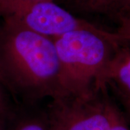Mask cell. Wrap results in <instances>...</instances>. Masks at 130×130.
I'll return each mask as SVG.
<instances>
[{
  "instance_id": "obj_13",
  "label": "cell",
  "mask_w": 130,
  "mask_h": 130,
  "mask_svg": "<svg viewBox=\"0 0 130 130\" xmlns=\"http://www.w3.org/2000/svg\"><path fill=\"white\" fill-rule=\"evenodd\" d=\"M124 18H130V2L129 5V7H128V9H127V11H126V14H124V16L121 19H123ZM119 22H120V21H119Z\"/></svg>"
},
{
  "instance_id": "obj_4",
  "label": "cell",
  "mask_w": 130,
  "mask_h": 130,
  "mask_svg": "<svg viewBox=\"0 0 130 130\" xmlns=\"http://www.w3.org/2000/svg\"><path fill=\"white\" fill-rule=\"evenodd\" d=\"M0 17L3 21L51 38L95 25L75 17L68 10L46 0H0Z\"/></svg>"
},
{
  "instance_id": "obj_6",
  "label": "cell",
  "mask_w": 130,
  "mask_h": 130,
  "mask_svg": "<svg viewBox=\"0 0 130 130\" xmlns=\"http://www.w3.org/2000/svg\"><path fill=\"white\" fill-rule=\"evenodd\" d=\"M106 85H113L122 102H130V48L125 43L116 54L108 70Z\"/></svg>"
},
{
  "instance_id": "obj_5",
  "label": "cell",
  "mask_w": 130,
  "mask_h": 130,
  "mask_svg": "<svg viewBox=\"0 0 130 130\" xmlns=\"http://www.w3.org/2000/svg\"><path fill=\"white\" fill-rule=\"evenodd\" d=\"M0 130H50L46 107L41 103L16 102L0 116Z\"/></svg>"
},
{
  "instance_id": "obj_9",
  "label": "cell",
  "mask_w": 130,
  "mask_h": 130,
  "mask_svg": "<svg viewBox=\"0 0 130 130\" xmlns=\"http://www.w3.org/2000/svg\"><path fill=\"white\" fill-rule=\"evenodd\" d=\"M111 130H130V125L124 113L115 105L113 109V126Z\"/></svg>"
},
{
  "instance_id": "obj_2",
  "label": "cell",
  "mask_w": 130,
  "mask_h": 130,
  "mask_svg": "<svg viewBox=\"0 0 130 130\" xmlns=\"http://www.w3.org/2000/svg\"><path fill=\"white\" fill-rule=\"evenodd\" d=\"M60 64L64 95L105 88L109 67L125 43L116 32L97 26L79 29L53 39Z\"/></svg>"
},
{
  "instance_id": "obj_12",
  "label": "cell",
  "mask_w": 130,
  "mask_h": 130,
  "mask_svg": "<svg viewBox=\"0 0 130 130\" xmlns=\"http://www.w3.org/2000/svg\"><path fill=\"white\" fill-rule=\"evenodd\" d=\"M0 83L2 84V85H4L5 88H6V89L7 90V83H6L5 76H4V74H3V72H2V68H1V66H0Z\"/></svg>"
},
{
  "instance_id": "obj_10",
  "label": "cell",
  "mask_w": 130,
  "mask_h": 130,
  "mask_svg": "<svg viewBox=\"0 0 130 130\" xmlns=\"http://www.w3.org/2000/svg\"><path fill=\"white\" fill-rule=\"evenodd\" d=\"M120 26L116 34L126 43H130V18H124L120 20Z\"/></svg>"
},
{
  "instance_id": "obj_1",
  "label": "cell",
  "mask_w": 130,
  "mask_h": 130,
  "mask_svg": "<svg viewBox=\"0 0 130 130\" xmlns=\"http://www.w3.org/2000/svg\"><path fill=\"white\" fill-rule=\"evenodd\" d=\"M0 66L7 90L16 102L41 103L63 95L53 38L3 21Z\"/></svg>"
},
{
  "instance_id": "obj_11",
  "label": "cell",
  "mask_w": 130,
  "mask_h": 130,
  "mask_svg": "<svg viewBox=\"0 0 130 130\" xmlns=\"http://www.w3.org/2000/svg\"><path fill=\"white\" fill-rule=\"evenodd\" d=\"M122 105L124 108V116L130 125V102H122Z\"/></svg>"
},
{
  "instance_id": "obj_3",
  "label": "cell",
  "mask_w": 130,
  "mask_h": 130,
  "mask_svg": "<svg viewBox=\"0 0 130 130\" xmlns=\"http://www.w3.org/2000/svg\"><path fill=\"white\" fill-rule=\"evenodd\" d=\"M106 90L49 100L46 108L50 130H111L116 104Z\"/></svg>"
},
{
  "instance_id": "obj_14",
  "label": "cell",
  "mask_w": 130,
  "mask_h": 130,
  "mask_svg": "<svg viewBox=\"0 0 130 130\" xmlns=\"http://www.w3.org/2000/svg\"><path fill=\"white\" fill-rule=\"evenodd\" d=\"M46 1H54V2H55L56 0H46Z\"/></svg>"
},
{
  "instance_id": "obj_8",
  "label": "cell",
  "mask_w": 130,
  "mask_h": 130,
  "mask_svg": "<svg viewBox=\"0 0 130 130\" xmlns=\"http://www.w3.org/2000/svg\"><path fill=\"white\" fill-rule=\"evenodd\" d=\"M4 85L0 83V116L5 115L12 108L16 101H12Z\"/></svg>"
},
{
  "instance_id": "obj_7",
  "label": "cell",
  "mask_w": 130,
  "mask_h": 130,
  "mask_svg": "<svg viewBox=\"0 0 130 130\" xmlns=\"http://www.w3.org/2000/svg\"><path fill=\"white\" fill-rule=\"evenodd\" d=\"M83 12L108 15L119 20L126 14L130 0H70Z\"/></svg>"
}]
</instances>
